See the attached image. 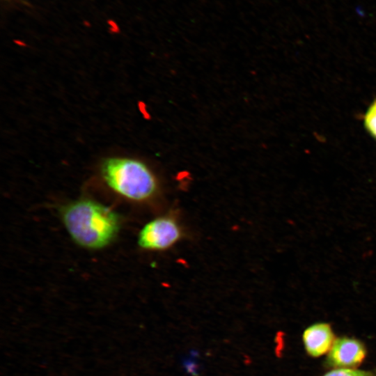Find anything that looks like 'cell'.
Here are the masks:
<instances>
[{
  "instance_id": "1",
  "label": "cell",
  "mask_w": 376,
  "mask_h": 376,
  "mask_svg": "<svg viewBox=\"0 0 376 376\" xmlns=\"http://www.w3.org/2000/svg\"><path fill=\"white\" fill-rule=\"evenodd\" d=\"M63 223L79 245L98 249L107 246L116 237L120 220L107 206L91 199L74 201L61 211Z\"/></svg>"
},
{
  "instance_id": "2",
  "label": "cell",
  "mask_w": 376,
  "mask_h": 376,
  "mask_svg": "<svg viewBox=\"0 0 376 376\" xmlns=\"http://www.w3.org/2000/svg\"><path fill=\"white\" fill-rule=\"evenodd\" d=\"M100 171L106 185L128 200L144 202L155 196L158 191L159 184L155 173L139 159L108 158L102 164Z\"/></svg>"
},
{
  "instance_id": "3",
  "label": "cell",
  "mask_w": 376,
  "mask_h": 376,
  "mask_svg": "<svg viewBox=\"0 0 376 376\" xmlns=\"http://www.w3.org/2000/svg\"><path fill=\"white\" fill-rule=\"evenodd\" d=\"M182 236L177 220L169 215L158 217L148 222L138 236L140 247L150 251L168 249L177 243Z\"/></svg>"
},
{
  "instance_id": "4",
  "label": "cell",
  "mask_w": 376,
  "mask_h": 376,
  "mask_svg": "<svg viewBox=\"0 0 376 376\" xmlns=\"http://www.w3.org/2000/svg\"><path fill=\"white\" fill-rule=\"evenodd\" d=\"M366 351L359 341L349 338L334 340L328 355L329 364L337 367H352L361 363Z\"/></svg>"
},
{
  "instance_id": "5",
  "label": "cell",
  "mask_w": 376,
  "mask_h": 376,
  "mask_svg": "<svg viewBox=\"0 0 376 376\" xmlns=\"http://www.w3.org/2000/svg\"><path fill=\"white\" fill-rule=\"evenodd\" d=\"M334 336L329 324L317 323L308 327L303 334V341L307 352L312 357H320L330 350Z\"/></svg>"
},
{
  "instance_id": "6",
  "label": "cell",
  "mask_w": 376,
  "mask_h": 376,
  "mask_svg": "<svg viewBox=\"0 0 376 376\" xmlns=\"http://www.w3.org/2000/svg\"><path fill=\"white\" fill-rule=\"evenodd\" d=\"M363 125L368 133L376 139V99L371 102L364 113Z\"/></svg>"
},
{
  "instance_id": "7",
  "label": "cell",
  "mask_w": 376,
  "mask_h": 376,
  "mask_svg": "<svg viewBox=\"0 0 376 376\" xmlns=\"http://www.w3.org/2000/svg\"><path fill=\"white\" fill-rule=\"evenodd\" d=\"M324 376H373V374L370 372L354 370L350 368H339L331 370Z\"/></svg>"
}]
</instances>
